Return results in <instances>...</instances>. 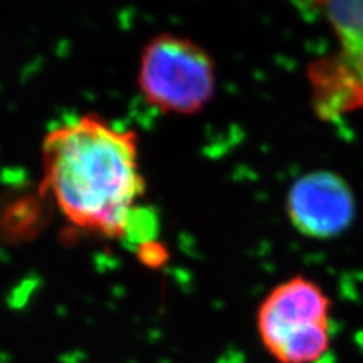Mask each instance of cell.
Instances as JSON below:
<instances>
[{
    "mask_svg": "<svg viewBox=\"0 0 363 363\" xmlns=\"http://www.w3.org/2000/svg\"><path fill=\"white\" fill-rule=\"evenodd\" d=\"M41 156L44 186L67 221L105 238L141 233L150 242L155 218L140 211L145 182L132 130L85 113L45 135Z\"/></svg>",
    "mask_w": 363,
    "mask_h": 363,
    "instance_id": "cell-1",
    "label": "cell"
},
{
    "mask_svg": "<svg viewBox=\"0 0 363 363\" xmlns=\"http://www.w3.org/2000/svg\"><path fill=\"white\" fill-rule=\"evenodd\" d=\"M330 298L306 277H292L260 304L257 333L279 363H315L330 348Z\"/></svg>",
    "mask_w": 363,
    "mask_h": 363,
    "instance_id": "cell-2",
    "label": "cell"
},
{
    "mask_svg": "<svg viewBox=\"0 0 363 363\" xmlns=\"http://www.w3.org/2000/svg\"><path fill=\"white\" fill-rule=\"evenodd\" d=\"M138 88L156 109L192 116L213 96L215 65L197 43L164 33L147 43L141 53Z\"/></svg>",
    "mask_w": 363,
    "mask_h": 363,
    "instance_id": "cell-3",
    "label": "cell"
},
{
    "mask_svg": "<svg viewBox=\"0 0 363 363\" xmlns=\"http://www.w3.org/2000/svg\"><path fill=\"white\" fill-rule=\"evenodd\" d=\"M330 23L339 49L311 64L308 77L318 117L333 121L363 109V0L315 4Z\"/></svg>",
    "mask_w": 363,
    "mask_h": 363,
    "instance_id": "cell-4",
    "label": "cell"
},
{
    "mask_svg": "<svg viewBox=\"0 0 363 363\" xmlns=\"http://www.w3.org/2000/svg\"><path fill=\"white\" fill-rule=\"evenodd\" d=\"M286 209L300 233L315 240H332L353 224L356 199L342 176L330 169H316L294 182Z\"/></svg>",
    "mask_w": 363,
    "mask_h": 363,
    "instance_id": "cell-5",
    "label": "cell"
}]
</instances>
